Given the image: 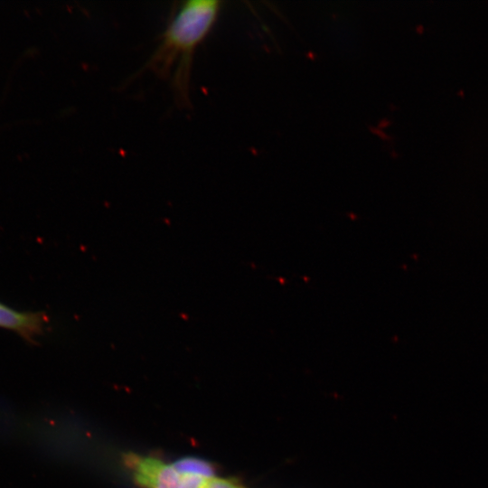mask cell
Here are the masks:
<instances>
[{
	"instance_id": "1",
	"label": "cell",
	"mask_w": 488,
	"mask_h": 488,
	"mask_svg": "<svg viewBox=\"0 0 488 488\" xmlns=\"http://www.w3.org/2000/svg\"><path fill=\"white\" fill-rule=\"evenodd\" d=\"M220 9L217 0L183 2L168 23L145 68L170 78L179 105L190 104L189 89L193 53L212 27Z\"/></svg>"
},
{
	"instance_id": "2",
	"label": "cell",
	"mask_w": 488,
	"mask_h": 488,
	"mask_svg": "<svg viewBox=\"0 0 488 488\" xmlns=\"http://www.w3.org/2000/svg\"><path fill=\"white\" fill-rule=\"evenodd\" d=\"M125 462L136 483L144 488H202L209 478L179 472L173 464L156 458L128 454Z\"/></svg>"
},
{
	"instance_id": "3",
	"label": "cell",
	"mask_w": 488,
	"mask_h": 488,
	"mask_svg": "<svg viewBox=\"0 0 488 488\" xmlns=\"http://www.w3.org/2000/svg\"><path fill=\"white\" fill-rule=\"evenodd\" d=\"M48 318L40 312H21L0 302V328L11 330L23 339L33 342L42 335Z\"/></svg>"
},
{
	"instance_id": "4",
	"label": "cell",
	"mask_w": 488,
	"mask_h": 488,
	"mask_svg": "<svg viewBox=\"0 0 488 488\" xmlns=\"http://www.w3.org/2000/svg\"><path fill=\"white\" fill-rule=\"evenodd\" d=\"M173 465L181 473L204 478L215 476V469L212 464L202 458L187 456L175 461Z\"/></svg>"
},
{
	"instance_id": "5",
	"label": "cell",
	"mask_w": 488,
	"mask_h": 488,
	"mask_svg": "<svg viewBox=\"0 0 488 488\" xmlns=\"http://www.w3.org/2000/svg\"><path fill=\"white\" fill-rule=\"evenodd\" d=\"M202 488H244L234 479L211 477L207 479Z\"/></svg>"
}]
</instances>
